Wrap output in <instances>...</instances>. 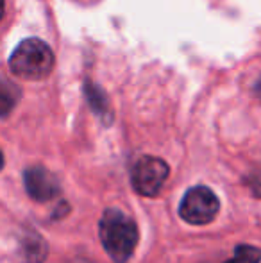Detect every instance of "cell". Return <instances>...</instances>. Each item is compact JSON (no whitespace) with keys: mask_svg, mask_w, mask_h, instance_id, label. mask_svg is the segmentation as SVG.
Returning a JSON list of instances; mask_svg holds the SVG:
<instances>
[{"mask_svg":"<svg viewBox=\"0 0 261 263\" xmlns=\"http://www.w3.org/2000/svg\"><path fill=\"white\" fill-rule=\"evenodd\" d=\"M98 236L106 254L115 263H127L138 246L139 233L134 218L118 208H108L98 220Z\"/></svg>","mask_w":261,"mask_h":263,"instance_id":"obj_1","label":"cell"},{"mask_svg":"<svg viewBox=\"0 0 261 263\" xmlns=\"http://www.w3.org/2000/svg\"><path fill=\"white\" fill-rule=\"evenodd\" d=\"M56 58L49 43L39 38H25L9 55V68L20 79L42 81L54 70Z\"/></svg>","mask_w":261,"mask_h":263,"instance_id":"obj_2","label":"cell"},{"mask_svg":"<svg viewBox=\"0 0 261 263\" xmlns=\"http://www.w3.org/2000/svg\"><path fill=\"white\" fill-rule=\"evenodd\" d=\"M220 211V201L211 188L198 184L192 186L181 199L179 215L185 222L192 226L211 224Z\"/></svg>","mask_w":261,"mask_h":263,"instance_id":"obj_3","label":"cell"},{"mask_svg":"<svg viewBox=\"0 0 261 263\" xmlns=\"http://www.w3.org/2000/svg\"><path fill=\"white\" fill-rule=\"evenodd\" d=\"M170 166L165 159L156 156H142L131 166V184L136 194L143 197H156L168 179Z\"/></svg>","mask_w":261,"mask_h":263,"instance_id":"obj_4","label":"cell"},{"mask_svg":"<svg viewBox=\"0 0 261 263\" xmlns=\"http://www.w3.org/2000/svg\"><path fill=\"white\" fill-rule=\"evenodd\" d=\"M24 186L27 195L36 202H49L56 199L61 192L59 179L45 166H29L24 172Z\"/></svg>","mask_w":261,"mask_h":263,"instance_id":"obj_5","label":"cell"},{"mask_svg":"<svg viewBox=\"0 0 261 263\" xmlns=\"http://www.w3.org/2000/svg\"><path fill=\"white\" fill-rule=\"evenodd\" d=\"M49 256V247L43 236L36 231H27L20 240L18 261L20 263H45Z\"/></svg>","mask_w":261,"mask_h":263,"instance_id":"obj_6","label":"cell"},{"mask_svg":"<svg viewBox=\"0 0 261 263\" xmlns=\"http://www.w3.org/2000/svg\"><path fill=\"white\" fill-rule=\"evenodd\" d=\"M84 95H86V101H88V104H90L91 111H93L104 124H111L113 113H111L109 101H108V97H106L104 90L98 88L97 84H93L91 81H86V83H84Z\"/></svg>","mask_w":261,"mask_h":263,"instance_id":"obj_7","label":"cell"},{"mask_svg":"<svg viewBox=\"0 0 261 263\" xmlns=\"http://www.w3.org/2000/svg\"><path fill=\"white\" fill-rule=\"evenodd\" d=\"M224 263H261V249L256 246L242 243V246H236L234 254Z\"/></svg>","mask_w":261,"mask_h":263,"instance_id":"obj_8","label":"cell"},{"mask_svg":"<svg viewBox=\"0 0 261 263\" xmlns=\"http://www.w3.org/2000/svg\"><path fill=\"white\" fill-rule=\"evenodd\" d=\"M18 99H20V88L14 86L11 81H4L2 84V117L6 118L11 113L14 106H16Z\"/></svg>","mask_w":261,"mask_h":263,"instance_id":"obj_9","label":"cell"},{"mask_svg":"<svg viewBox=\"0 0 261 263\" xmlns=\"http://www.w3.org/2000/svg\"><path fill=\"white\" fill-rule=\"evenodd\" d=\"M245 184L251 188L254 197L261 199V174H252V176H249L247 179H245Z\"/></svg>","mask_w":261,"mask_h":263,"instance_id":"obj_10","label":"cell"},{"mask_svg":"<svg viewBox=\"0 0 261 263\" xmlns=\"http://www.w3.org/2000/svg\"><path fill=\"white\" fill-rule=\"evenodd\" d=\"M68 204H66V202H61V210H56V211H54V215H52V217L54 218H59V217H63V215L65 213H68Z\"/></svg>","mask_w":261,"mask_h":263,"instance_id":"obj_11","label":"cell"}]
</instances>
